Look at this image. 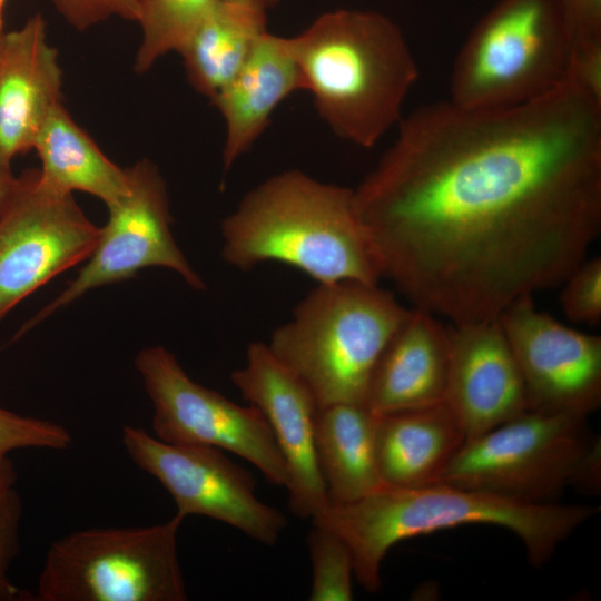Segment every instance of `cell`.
Instances as JSON below:
<instances>
[{
    "mask_svg": "<svg viewBox=\"0 0 601 601\" xmlns=\"http://www.w3.org/2000/svg\"><path fill=\"white\" fill-rule=\"evenodd\" d=\"M221 257L242 270L278 262L317 284L378 285L381 265L353 189L289 169L249 190L221 223Z\"/></svg>",
    "mask_w": 601,
    "mask_h": 601,
    "instance_id": "obj_2",
    "label": "cell"
},
{
    "mask_svg": "<svg viewBox=\"0 0 601 601\" xmlns=\"http://www.w3.org/2000/svg\"><path fill=\"white\" fill-rule=\"evenodd\" d=\"M41 180L67 194L82 191L110 206L128 190L127 169L112 162L72 119L62 101L40 128L33 148Z\"/></svg>",
    "mask_w": 601,
    "mask_h": 601,
    "instance_id": "obj_21",
    "label": "cell"
},
{
    "mask_svg": "<svg viewBox=\"0 0 601 601\" xmlns=\"http://www.w3.org/2000/svg\"><path fill=\"white\" fill-rule=\"evenodd\" d=\"M444 402L473 439L529 410L523 378L497 318L449 325Z\"/></svg>",
    "mask_w": 601,
    "mask_h": 601,
    "instance_id": "obj_15",
    "label": "cell"
},
{
    "mask_svg": "<svg viewBox=\"0 0 601 601\" xmlns=\"http://www.w3.org/2000/svg\"><path fill=\"white\" fill-rule=\"evenodd\" d=\"M227 2L247 3L265 9L266 11L278 3L279 0H223Z\"/></svg>",
    "mask_w": 601,
    "mask_h": 601,
    "instance_id": "obj_32",
    "label": "cell"
},
{
    "mask_svg": "<svg viewBox=\"0 0 601 601\" xmlns=\"http://www.w3.org/2000/svg\"><path fill=\"white\" fill-rule=\"evenodd\" d=\"M21 514V499L14 486L0 492V600H12L19 592L10 582L8 570L19 552Z\"/></svg>",
    "mask_w": 601,
    "mask_h": 601,
    "instance_id": "obj_27",
    "label": "cell"
},
{
    "mask_svg": "<svg viewBox=\"0 0 601 601\" xmlns=\"http://www.w3.org/2000/svg\"><path fill=\"white\" fill-rule=\"evenodd\" d=\"M466 440L444 401L377 415L376 462L383 485L418 487L436 483Z\"/></svg>",
    "mask_w": 601,
    "mask_h": 601,
    "instance_id": "obj_19",
    "label": "cell"
},
{
    "mask_svg": "<svg viewBox=\"0 0 601 601\" xmlns=\"http://www.w3.org/2000/svg\"><path fill=\"white\" fill-rule=\"evenodd\" d=\"M436 315L412 308L373 372L365 405L375 414L444 401L450 331Z\"/></svg>",
    "mask_w": 601,
    "mask_h": 601,
    "instance_id": "obj_17",
    "label": "cell"
},
{
    "mask_svg": "<svg viewBox=\"0 0 601 601\" xmlns=\"http://www.w3.org/2000/svg\"><path fill=\"white\" fill-rule=\"evenodd\" d=\"M571 51L554 0H499L456 56L450 100L497 109L542 98L568 81Z\"/></svg>",
    "mask_w": 601,
    "mask_h": 601,
    "instance_id": "obj_6",
    "label": "cell"
},
{
    "mask_svg": "<svg viewBox=\"0 0 601 601\" xmlns=\"http://www.w3.org/2000/svg\"><path fill=\"white\" fill-rule=\"evenodd\" d=\"M58 51L47 40L45 19L30 17L4 32L0 46V160L33 148L36 137L61 102Z\"/></svg>",
    "mask_w": 601,
    "mask_h": 601,
    "instance_id": "obj_16",
    "label": "cell"
},
{
    "mask_svg": "<svg viewBox=\"0 0 601 601\" xmlns=\"http://www.w3.org/2000/svg\"><path fill=\"white\" fill-rule=\"evenodd\" d=\"M410 311L378 285L317 284L292 318L275 328L267 346L318 407L365 404L376 364Z\"/></svg>",
    "mask_w": 601,
    "mask_h": 601,
    "instance_id": "obj_5",
    "label": "cell"
},
{
    "mask_svg": "<svg viewBox=\"0 0 601 601\" xmlns=\"http://www.w3.org/2000/svg\"><path fill=\"white\" fill-rule=\"evenodd\" d=\"M3 33H4V31H0V46H1V40H2Z\"/></svg>",
    "mask_w": 601,
    "mask_h": 601,
    "instance_id": "obj_34",
    "label": "cell"
},
{
    "mask_svg": "<svg viewBox=\"0 0 601 601\" xmlns=\"http://www.w3.org/2000/svg\"><path fill=\"white\" fill-rule=\"evenodd\" d=\"M587 421L526 410L466 440L436 483L518 502L555 503L600 446Z\"/></svg>",
    "mask_w": 601,
    "mask_h": 601,
    "instance_id": "obj_8",
    "label": "cell"
},
{
    "mask_svg": "<svg viewBox=\"0 0 601 601\" xmlns=\"http://www.w3.org/2000/svg\"><path fill=\"white\" fill-rule=\"evenodd\" d=\"M353 189L382 275L463 324L559 286L601 229V100L566 81L536 100L450 99L403 117Z\"/></svg>",
    "mask_w": 601,
    "mask_h": 601,
    "instance_id": "obj_1",
    "label": "cell"
},
{
    "mask_svg": "<svg viewBox=\"0 0 601 601\" xmlns=\"http://www.w3.org/2000/svg\"><path fill=\"white\" fill-rule=\"evenodd\" d=\"M184 519L136 528L72 532L51 543L38 577V601H185L178 559Z\"/></svg>",
    "mask_w": 601,
    "mask_h": 601,
    "instance_id": "obj_7",
    "label": "cell"
},
{
    "mask_svg": "<svg viewBox=\"0 0 601 601\" xmlns=\"http://www.w3.org/2000/svg\"><path fill=\"white\" fill-rule=\"evenodd\" d=\"M307 546L313 570L309 600H353V556L342 536L328 525L313 522Z\"/></svg>",
    "mask_w": 601,
    "mask_h": 601,
    "instance_id": "obj_24",
    "label": "cell"
},
{
    "mask_svg": "<svg viewBox=\"0 0 601 601\" xmlns=\"http://www.w3.org/2000/svg\"><path fill=\"white\" fill-rule=\"evenodd\" d=\"M71 442L70 432L60 424L0 407V457L24 447L66 450Z\"/></svg>",
    "mask_w": 601,
    "mask_h": 601,
    "instance_id": "obj_25",
    "label": "cell"
},
{
    "mask_svg": "<svg viewBox=\"0 0 601 601\" xmlns=\"http://www.w3.org/2000/svg\"><path fill=\"white\" fill-rule=\"evenodd\" d=\"M560 303L574 322L598 325L601 321V258L584 259L562 283Z\"/></svg>",
    "mask_w": 601,
    "mask_h": 601,
    "instance_id": "obj_26",
    "label": "cell"
},
{
    "mask_svg": "<svg viewBox=\"0 0 601 601\" xmlns=\"http://www.w3.org/2000/svg\"><path fill=\"white\" fill-rule=\"evenodd\" d=\"M99 236L72 194L45 184L39 170L19 177L0 213V321L51 278L88 259Z\"/></svg>",
    "mask_w": 601,
    "mask_h": 601,
    "instance_id": "obj_12",
    "label": "cell"
},
{
    "mask_svg": "<svg viewBox=\"0 0 601 601\" xmlns=\"http://www.w3.org/2000/svg\"><path fill=\"white\" fill-rule=\"evenodd\" d=\"M297 90L303 83L289 38L265 31L238 73L210 100L226 126L225 170L253 147L277 106Z\"/></svg>",
    "mask_w": 601,
    "mask_h": 601,
    "instance_id": "obj_18",
    "label": "cell"
},
{
    "mask_svg": "<svg viewBox=\"0 0 601 601\" xmlns=\"http://www.w3.org/2000/svg\"><path fill=\"white\" fill-rule=\"evenodd\" d=\"M56 10L75 29L82 31L92 26L120 17L137 21L138 0H51Z\"/></svg>",
    "mask_w": 601,
    "mask_h": 601,
    "instance_id": "obj_28",
    "label": "cell"
},
{
    "mask_svg": "<svg viewBox=\"0 0 601 601\" xmlns=\"http://www.w3.org/2000/svg\"><path fill=\"white\" fill-rule=\"evenodd\" d=\"M121 442L129 459L170 494L181 519L201 515L274 545L287 520L255 494L256 482L219 449L164 442L141 427L127 425Z\"/></svg>",
    "mask_w": 601,
    "mask_h": 601,
    "instance_id": "obj_10",
    "label": "cell"
},
{
    "mask_svg": "<svg viewBox=\"0 0 601 601\" xmlns=\"http://www.w3.org/2000/svg\"><path fill=\"white\" fill-rule=\"evenodd\" d=\"M18 184L19 178L14 177L10 165L0 160V213L10 200Z\"/></svg>",
    "mask_w": 601,
    "mask_h": 601,
    "instance_id": "obj_30",
    "label": "cell"
},
{
    "mask_svg": "<svg viewBox=\"0 0 601 601\" xmlns=\"http://www.w3.org/2000/svg\"><path fill=\"white\" fill-rule=\"evenodd\" d=\"M377 415L365 404L318 407L315 449L332 505L356 502L380 489L376 462Z\"/></svg>",
    "mask_w": 601,
    "mask_h": 601,
    "instance_id": "obj_20",
    "label": "cell"
},
{
    "mask_svg": "<svg viewBox=\"0 0 601 601\" xmlns=\"http://www.w3.org/2000/svg\"><path fill=\"white\" fill-rule=\"evenodd\" d=\"M600 506L533 504L512 501L445 483L418 487L382 485L363 499L332 505L318 521L348 545L354 577L370 592L380 590L381 566L388 550L405 539L463 525L486 524L509 530L524 545L535 566L546 563L558 546Z\"/></svg>",
    "mask_w": 601,
    "mask_h": 601,
    "instance_id": "obj_3",
    "label": "cell"
},
{
    "mask_svg": "<svg viewBox=\"0 0 601 601\" xmlns=\"http://www.w3.org/2000/svg\"><path fill=\"white\" fill-rule=\"evenodd\" d=\"M230 378L274 435L289 474L290 512L299 519L321 520L331 501L316 457L318 405L313 394L260 342L248 345L244 366L231 372Z\"/></svg>",
    "mask_w": 601,
    "mask_h": 601,
    "instance_id": "obj_14",
    "label": "cell"
},
{
    "mask_svg": "<svg viewBox=\"0 0 601 601\" xmlns=\"http://www.w3.org/2000/svg\"><path fill=\"white\" fill-rule=\"evenodd\" d=\"M7 0H0V31H3V9Z\"/></svg>",
    "mask_w": 601,
    "mask_h": 601,
    "instance_id": "obj_33",
    "label": "cell"
},
{
    "mask_svg": "<svg viewBox=\"0 0 601 601\" xmlns=\"http://www.w3.org/2000/svg\"><path fill=\"white\" fill-rule=\"evenodd\" d=\"M219 0H138L141 42L135 58L138 73L169 52H180Z\"/></svg>",
    "mask_w": 601,
    "mask_h": 601,
    "instance_id": "obj_23",
    "label": "cell"
},
{
    "mask_svg": "<svg viewBox=\"0 0 601 601\" xmlns=\"http://www.w3.org/2000/svg\"><path fill=\"white\" fill-rule=\"evenodd\" d=\"M135 364L152 404L156 437L230 452L256 466L269 483L287 487L286 463L259 410L196 383L162 346L140 351Z\"/></svg>",
    "mask_w": 601,
    "mask_h": 601,
    "instance_id": "obj_9",
    "label": "cell"
},
{
    "mask_svg": "<svg viewBox=\"0 0 601 601\" xmlns=\"http://www.w3.org/2000/svg\"><path fill=\"white\" fill-rule=\"evenodd\" d=\"M267 11L219 0L179 52L189 85L211 100L238 73L259 37Z\"/></svg>",
    "mask_w": 601,
    "mask_h": 601,
    "instance_id": "obj_22",
    "label": "cell"
},
{
    "mask_svg": "<svg viewBox=\"0 0 601 601\" xmlns=\"http://www.w3.org/2000/svg\"><path fill=\"white\" fill-rule=\"evenodd\" d=\"M554 2L570 37L572 51L601 48V0Z\"/></svg>",
    "mask_w": 601,
    "mask_h": 601,
    "instance_id": "obj_29",
    "label": "cell"
},
{
    "mask_svg": "<svg viewBox=\"0 0 601 601\" xmlns=\"http://www.w3.org/2000/svg\"><path fill=\"white\" fill-rule=\"evenodd\" d=\"M303 90L339 138L372 148L403 118L418 67L398 26L367 10L337 9L289 37Z\"/></svg>",
    "mask_w": 601,
    "mask_h": 601,
    "instance_id": "obj_4",
    "label": "cell"
},
{
    "mask_svg": "<svg viewBox=\"0 0 601 601\" xmlns=\"http://www.w3.org/2000/svg\"><path fill=\"white\" fill-rule=\"evenodd\" d=\"M128 190L108 206L109 217L87 264L67 288L19 332L18 336L90 289L129 279L147 267L177 273L190 287L205 282L190 266L170 230L166 184L158 168L144 159L127 169Z\"/></svg>",
    "mask_w": 601,
    "mask_h": 601,
    "instance_id": "obj_11",
    "label": "cell"
},
{
    "mask_svg": "<svg viewBox=\"0 0 601 601\" xmlns=\"http://www.w3.org/2000/svg\"><path fill=\"white\" fill-rule=\"evenodd\" d=\"M520 368L529 410L588 417L601 404V337L536 308L532 295L497 316Z\"/></svg>",
    "mask_w": 601,
    "mask_h": 601,
    "instance_id": "obj_13",
    "label": "cell"
},
{
    "mask_svg": "<svg viewBox=\"0 0 601 601\" xmlns=\"http://www.w3.org/2000/svg\"><path fill=\"white\" fill-rule=\"evenodd\" d=\"M16 471L11 461L7 457H0V492L14 486Z\"/></svg>",
    "mask_w": 601,
    "mask_h": 601,
    "instance_id": "obj_31",
    "label": "cell"
}]
</instances>
